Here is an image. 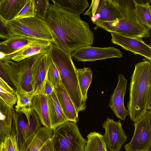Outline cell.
Returning a JSON list of instances; mask_svg holds the SVG:
<instances>
[{"label": "cell", "mask_w": 151, "mask_h": 151, "mask_svg": "<svg viewBox=\"0 0 151 151\" xmlns=\"http://www.w3.org/2000/svg\"><path fill=\"white\" fill-rule=\"evenodd\" d=\"M0 86L7 91L16 95V92L3 80L0 78Z\"/></svg>", "instance_id": "obj_38"}, {"label": "cell", "mask_w": 151, "mask_h": 151, "mask_svg": "<svg viewBox=\"0 0 151 151\" xmlns=\"http://www.w3.org/2000/svg\"><path fill=\"white\" fill-rule=\"evenodd\" d=\"M77 77L80 91L83 101L86 102L87 93L91 83L92 72L89 67L77 69Z\"/></svg>", "instance_id": "obj_26"}, {"label": "cell", "mask_w": 151, "mask_h": 151, "mask_svg": "<svg viewBox=\"0 0 151 151\" xmlns=\"http://www.w3.org/2000/svg\"><path fill=\"white\" fill-rule=\"evenodd\" d=\"M52 61L59 73L61 82L74 104L77 112L85 110L86 103L80 89L77 77V69L71 54H68L52 43L49 52Z\"/></svg>", "instance_id": "obj_3"}, {"label": "cell", "mask_w": 151, "mask_h": 151, "mask_svg": "<svg viewBox=\"0 0 151 151\" xmlns=\"http://www.w3.org/2000/svg\"><path fill=\"white\" fill-rule=\"evenodd\" d=\"M108 149L103 135L96 132L87 135L86 143L84 151H107Z\"/></svg>", "instance_id": "obj_27"}, {"label": "cell", "mask_w": 151, "mask_h": 151, "mask_svg": "<svg viewBox=\"0 0 151 151\" xmlns=\"http://www.w3.org/2000/svg\"><path fill=\"white\" fill-rule=\"evenodd\" d=\"M130 142L124 146L125 151H151V111H148L134 122Z\"/></svg>", "instance_id": "obj_9"}, {"label": "cell", "mask_w": 151, "mask_h": 151, "mask_svg": "<svg viewBox=\"0 0 151 151\" xmlns=\"http://www.w3.org/2000/svg\"><path fill=\"white\" fill-rule=\"evenodd\" d=\"M53 130L42 127L39 128L34 138L21 151H39L45 143L52 136Z\"/></svg>", "instance_id": "obj_23"}, {"label": "cell", "mask_w": 151, "mask_h": 151, "mask_svg": "<svg viewBox=\"0 0 151 151\" xmlns=\"http://www.w3.org/2000/svg\"><path fill=\"white\" fill-rule=\"evenodd\" d=\"M7 23L0 17V39L5 40L9 37Z\"/></svg>", "instance_id": "obj_34"}, {"label": "cell", "mask_w": 151, "mask_h": 151, "mask_svg": "<svg viewBox=\"0 0 151 151\" xmlns=\"http://www.w3.org/2000/svg\"><path fill=\"white\" fill-rule=\"evenodd\" d=\"M151 1L146 2H138L135 0V12L138 21L147 29H151Z\"/></svg>", "instance_id": "obj_24"}, {"label": "cell", "mask_w": 151, "mask_h": 151, "mask_svg": "<svg viewBox=\"0 0 151 151\" xmlns=\"http://www.w3.org/2000/svg\"><path fill=\"white\" fill-rule=\"evenodd\" d=\"M13 109L0 97V145L11 131Z\"/></svg>", "instance_id": "obj_19"}, {"label": "cell", "mask_w": 151, "mask_h": 151, "mask_svg": "<svg viewBox=\"0 0 151 151\" xmlns=\"http://www.w3.org/2000/svg\"><path fill=\"white\" fill-rule=\"evenodd\" d=\"M53 4L72 13L80 15L89 6L87 0H52Z\"/></svg>", "instance_id": "obj_25"}, {"label": "cell", "mask_w": 151, "mask_h": 151, "mask_svg": "<svg viewBox=\"0 0 151 151\" xmlns=\"http://www.w3.org/2000/svg\"><path fill=\"white\" fill-rule=\"evenodd\" d=\"M127 80L124 75H118V82L111 95L108 107L112 110L119 119L125 120L126 117L129 115L128 110L125 107L124 99L126 92Z\"/></svg>", "instance_id": "obj_14"}, {"label": "cell", "mask_w": 151, "mask_h": 151, "mask_svg": "<svg viewBox=\"0 0 151 151\" xmlns=\"http://www.w3.org/2000/svg\"><path fill=\"white\" fill-rule=\"evenodd\" d=\"M54 89L63 112L68 120L77 123L79 120L78 113L61 82L54 88Z\"/></svg>", "instance_id": "obj_16"}, {"label": "cell", "mask_w": 151, "mask_h": 151, "mask_svg": "<svg viewBox=\"0 0 151 151\" xmlns=\"http://www.w3.org/2000/svg\"><path fill=\"white\" fill-rule=\"evenodd\" d=\"M123 53L114 47H98L89 46L78 48L71 54L78 61H93L113 58H121Z\"/></svg>", "instance_id": "obj_10"}, {"label": "cell", "mask_w": 151, "mask_h": 151, "mask_svg": "<svg viewBox=\"0 0 151 151\" xmlns=\"http://www.w3.org/2000/svg\"><path fill=\"white\" fill-rule=\"evenodd\" d=\"M47 78L54 88L61 82L58 71L52 61L47 71Z\"/></svg>", "instance_id": "obj_32"}, {"label": "cell", "mask_w": 151, "mask_h": 151, "mask_svg": "<svg viewBox=\"0 0 151 151\" xmlns=\"http://www.w3.org/2000/svg\"><path fill=\"white\" fill-rule=\"evenodd\" d=\"M39 151H54L53 147L52 136L45 143Z\"/></svg>", "instance_id": "obj_36"}, {"label": "cell", "mask_w": 151, "mask_h": 151, "mask_svg": "<svg viewBox=\"0 0 151 151\" xmlns=\"http://www.w3.org/2000/svg\"><path fill=\"white\" fill-rule=\"evenodd\" d=\"M9 36H20L53 42L51 32L45 22L35 17L7 22Z\"/></svg>", "instance_id": "obj_7"}, {"label": "cell", "mask_w": 151, "mask_h": 151, "mask_svg": "<svg viewBox=\"0 0 151 151\" xmlns=\"http://www.w3.org/2000/svg\"><path fill=\"white\" fill-rule=\"evenodd\" d=\"M111 34L112 43L120 46L125 50L131 51L134 55H139L151 60V45L145 43L142 38Z\"/></svg>", "instance_id": "obj_12"}, {"label": "cell", "mask_w": 151, "mask_h": 151, "mask_svg": "<svg viewBox=\"0 0 151 151\" xmlns=\"http://www.w3.org/2000/svg\"><path fill=\"white\" fill-rule=\"evenodd\" d=\"M84 15L90 17L97 27L106 22H116L123 18L116 0H93Z\"/></svg>", "instance_id": "obj_8"}, {"label": "cell", "mask_w": 151, "mask_h": 151, "mask_svg": "<svg viewBox=\"0 0 151 151\" xmlns=\"http://www.w3.org/2000/svg\"><path fill=\"white\" fill-rule=\"evenodd\" d=\"M35 16L34 0H28L27 2L14 19Z\"/></svg>", "instance_id": "obj_31"}, {"label": "cell", "mask_w": 151, "mask_h": 151, "mask_svg": "<svg viewBox=\"0 0 151 151\" xmlns=\"http://www.w3.org/2000/svg\"><path fill=\"white\" fill-rule=\"evenodd\" d=\"M3 142L7 151H19L18 146L16 130L13 123L11 131L9 134L5 138Z\"/></svg>", "instance_id": "obj_30"}, {"label": "cell", "mask_w": 151, "mask_h": 151, "mask_svg": "<svg viewBox=\"0 0 151 151\" xmlns=\"http://www.w3.org/2000/svg\"><path fill=\"white\" fill-rule=\"evenodd\" d=\"M52 60L49 52L44 54L34 64L32 70V95L41 93Z\"/></svg>", "instance_id": "obj_13"}, {"label": "cell", "mask_w": 151, "mask_h": 151, "mask_svg": "<svg viewBox=\"0 0 151 151\" xmlns=\"http://www.w3.org/2000/svg\"><path fill=\"white\" fill-rule=\"evenodd\" d=\"M54 90V87L47 78L44 83L41 93L46 96L50 94Z\"/></svg>", "instance_id": "obj_35"}, {"label": "cell", "mask_w": 151, "mask_h": 151, "mask_svg": "<svg viewBox=\"0 0 151 151\" xmlns=\"http://www.w3.org/2000/svg\"><path fill=\"white\" fill-rule=\"evenodd\" d=\"M123 18L116 22L102 23L94 28L103 29L111 33L128 37L148 38L150 30L138 22L135 12V0H116Z\"/></svg>", "instance_id": "obj_4"}, {"label": "cell", "mask_w": 151, "mask_h": 151, "mask_svg": "<svg viewBox=\"0 0 151 151\" xmlns=\"http://www.w3.org/2000/svg\"><path fill=\"white\" fill-rule=\"evenodd\" d=\"M52 137L54 151H84L87 142L76 123L69 121L53 130Z\"/></svg>", "instance_id": "obj_6"}, {"label": "cell", "mask_w": 151, "mask_h": 151, "mask_svg": "<svg viewBox=\"0 0 151 151\" xmlns=\"http://www.w3.org/2000/svg\"><path fill=\"white\" fill-rule=\"evenodd\" d=\"M0 97L9 105L13 107L16 103V95L11 93L0 86Z\"/></svg>", "instance_id": "obj_33"}, {"label": "cell", "mask_w": 151, "mask_h": 151, "mask_svg": "<svg viewBox=\"0 0 151 151\" xmlns=\"http://www.w3.org/2000/svg\"><path fill=\"white\" fill-rule=\"evenodd\" d=\"M12 123L15 130L18 148L21 151L25 146L26 137L29 121L25 114L13 109Z\"/></svg>", "instance_id": "obj_20"}, {"label": "cell", "mask_w": 151, "mask_h": 151, "mask_svg": "<svg viewBox=\"0 0 151 151\" xmlns=\"http://www.w3.org/2000/svg\"><path fill=\"white\" fill-rule=\"evenodd\" d=\"M52 43L49 41L39 40L14 54L12 57L11 60L19 62L36 55L48 53L50 50Z\"/></svg>", "instance_id": "obj_17"}, {"label": "cell", "mask_w": 151, "mask_h": 151, "mask_svg": "<svg viewBox=\"0 0 151 151\" xmlns=\"http://www.w3.org/2000/svg\"><path fill=\"white\" fill-rule=\"evenodd\" d=\"M47 97L50 128L53 130L68 120L63 112L54 89Z\"/></svg>", "instance_id": "obj_18"}, {"label": "cell", "mask_w": 151, "mask_h": 151, "mask_svg": "<svg viewBox=\"0 0 151 151\" xmlns=\"http://www.w3.org/2000/svg\"><path fill=\"white\" fill-rule=\"evenodd\" d=\"M16 104L14 109L16 111H19L24 109L31 107L33 97L32 95L16 92Z\"/></svg>", "instance_id": "obj_29"}, {"label": "cell", "mask_w": 151, "mask_h": 151, "mask_svg": "<svg viewBox=\"0 0 151 151\" xmlns=\"http://www.w3.org/2000/svg\"><path fill=\"white\" fill-rule=\"evenodd\" d=\"M44 54L36 55L19 62L11 60L4 61L0 60V65L13 85L16 92L32 95L31 79L32 68L35 62Z\"/></svg>", "instance_id": "obj_5"}, {"label": "cell", "mask_w": 151, "mask_h": 151, "mask_svg": "<svg viewBox=\"0 0 151 151\" xmlns=\"http://www.w3.org/2000/svg\"><path fill=\"white\" fill-rule=\"evenodd\" d=\"M0 151H7L5 146L3 142L0 145Z\"/></svg>", "instance_id": "obj_39"}, {"label": "cell", "mask_w": 151, "mask_h": 151, "mask_svg": "<svg viewBox=\"0 0 151 151\" xmlns=\"http://www.w3.org/2000/svg\"><path fill=\"white\" fill-rule=\"evenodd\" d=\"M131 79L127 107L130 119L135 122L151 111V60L136 64Z\"/></svg>", "instance_id": "obj_2"}, {"label": "cell", "mask_w": 151, "mask_h": 151, "mask_svg": "<svg viewBox=\"0 0 151 151\" xmlns=\"http://www.w3.org/2000/svg\"><path fill=\"white\" fill-rule=\"evenodd\" d=\"M39 40L20 36H9L0 42V54L3 56L0 60L4 61L11 60L12 57L14 54Z\"/></svg>", "instance_id": "obj_15"}, {"label": "cell", "mask_w": 151, "mask_h": 151, "mask_svg": "<svg viewBox=\"0 0 151 151\" xmlns=\"http://www.w3.org/2000/svg\"><path fill=\"white\" fill-rule=\"evenodd\" d=\"M28 0H1L0 2V17L6 22L14 19Z\"/></svg>", "instance_id": "obj_22"}, {"label": "cell", "mask_w": 151, "mask_h": 151, "mask_svg": "<svg viewBox=\"0 0 151 151\" xmlns=\"http://www.w3.org/2000/svg\"><path fill=\"white\" fill-rule=\"evenodd\" d=\"M1 0H0V2H1Z\"/></svg>", "instance_id": "obj_40"}, {"label": "cell", "mask_w": 151, "mask_h": 151, "mask_svg": "<svg viewBox=\"0 0 151 151\" xmlns=\"http://www.w3.org/2000/svg\"><path fill=\"white\" fill-rule=\"evenodd\" d=\"M0 78L6 82L16 92V90L14 87L6 74L4 73L0 65Z\"/></svg>", "instance_id": "obj_37"}, {"label": "cell", "mask_w": 151, "mask_h": 151, "mask_svg": "<svg viewBox=\"0 0 151 151\" xmlns=\"http://www.w3.org/2000/svg\"><path fill=\"white\" fill-rule=\"evenodd\" d=\"M31 107L36 113L42 124L50 128L47 96L42 93L35 95L32 99Z\"/></svg>", "instance_id": "obj_21"}, {"label": "cell", "mask_w": 151, "mask_h": 151, "mask_svg": "<svg viewBox=\"0 0 151 151\" xmlns=\"http://www.w3.org/2000/svg\"><path fill=\"white\" fill-rule=\"evenodd\" d=\"M45 22L52 33L53 43L68 54L93 43V33L88 22L80 15L54 4H50Z\"/></svg>", "instance_id": "obj_1"}, {"label": "cell", "mask_w": 151, "mask_h": 151, "mask_svg": "<svg viewBox=\"0 0 151 151\" xmlns=\"http://www.w3.org/2000/svg\"><path fill=\"white\" fill-rule=\"evenodd\" d=\"M102 127L105 130L103 136L108 150L120 151L127 139L120 120L115 122L112 119L108 118L103 123Z\"/></svg>", "instance_id": "obj_11"}, {"label": "cell", "mask_w": 151, "mask_h": 151, "mask_svg": "<svg viewBox=\"0 0 151 151\" xmlns=\"http://www.w3.org/2000/svg\"><path fill=\"white\" fill-rule=\"evenodd\" d=\"M35 16L45 22L50 5L48 0H34Z\"/></svg>", "instance_id": "obj_28"}]
</instances>
